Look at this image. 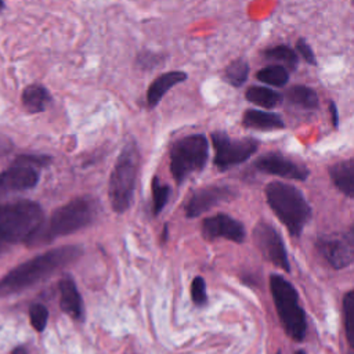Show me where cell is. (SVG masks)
<instances>
[{
  "label": "cell",
  "instance_id": "obj_1",
  "mask_svg": "<svg viewBox=\"0 0 354 354\" xmlns=\"http://www.w3.org/2000/svg\"><path fill=\"white\" fill-rule=\"evenodd\" d=\"M82 254L80 246L66 245L44 252L12 268L0 279V297L18 295L71 264Z\"/></svg>",
  "mask_w": 354,
  "mask_h": 354
},
{
  "label": "cell",
  "instance_id": "obj_2",
  "mask_svg": "<svg viewBox=\"0 0 354 354\" xmlns=\"http://www.w3.org/2000/svg\"><path fill=\"white\" fill-rule=\"evenodd\" d=\"M97 205L88 196H79L53 212L47 224L26 242L29 245H44L54 241L57 236L73 234L93 223Z\"/></svg>",
  "mask_w": 354,
  "mask_h": 354
},
{
  "label": "cell",
  "instance_id": "obj_3",
  "mask_svg": "<svg viewBox=\"0 0 354 354\" xmlns=\"http://www.w3.org/2000/svg\"><path fill=\"white\" fill-rule=\"evenodd\" d=\"M44 223V212L37 202L17 199L0 203V235L11 245L28 242Z\"/></svg>",
  "mask_w": 354,
  "mask_h": 354
},
{
  "label": "cell",
  "instance_id": "obj_4",
  "mask_svg": "<svg viewBox=\"0 0 354 354\" xmlns=\"http://www.w3.org/2000/svg\"><path fill=\"white\" fill-rule=\"evenodd\" d=\"M266 198L290 235L299 236L310 218L311 209L303 194L286 183H270L266 187Z\"/></svg>",
  "mask_w": 354,
  "mask_h": 354
},
{
  "label": "cell",
  "instance_id": "obj_5",
  "mask_svg": "<svg viewBox=\"0 0 354 354\" xmlns=\"http://www.w3.org/2000/svg\"><path fill=\"white\" fill-rule=\"evenodd\" d=\"M140 153L134 141H129L122 148L112 169L108 185V195L112 210L126 212L133 201L136 181L138 174Z\"/></svg>",
  "mask_w": 354,
  "mask_h": 354
},
{
  "label": "cell",
  "instance_id": "obj_6",
  "mask_svg": "<svg viewBox=\"0 0 354 354\" xmlns=\"http://www.w3.org/2000/svg\"><path fill=\"white\" fill-rule=\"evenodd\" d=\"M270 288L275 308L286 333L295 340H303L307 324L296 289L290 282L278 274H272L270 277Z\"/></svg>",
  "mask_w": 354,
  "mask_h": 354
},
{
  "label": "cell",
  "instance_id": "obj_7",
  "mask_svg": "<svg viewBox=\"0 0 354 354\" xmlns=\"http://www.w3.org/2000/svg\"><path fill=\"white\" fill-rule=\"evenodd\" d=\"M209 144L203 134H189L170 147V173L177 184L206 165Z\"/></svg>",
  "mask_w": 354,
  "mask_h": 354
},
{
  "label": "cell",
  "instance_id": "obj_8",
  "mask_svg": "<svg viewBox=\"0 0 354 354\" xmlns=\"http://www.w3.org/2000/svg\"><path fill=\"white\" fill-rule=\"evenodd\" d=\"M51 162L46 155H19L15 162L0 173V192H18L36 187L39 181L37 166H46Z\"/></svg>",
  "mask_w": 354,
  "mask_h": 354
},
{
  "label": "cell",
  "instance_id": "obj_9",
  "mask_svg": "<svg viewBox=\"0 0 354 354\" xmlns=\"http://www.w3.org/2000/svg\"><path fill=\"white\" fill-rule=\"evenodd\" d=\"M214 147V165L220 170L230 169L249 159L257 151V141L253 138H231L224 131L212 133Z\"/></svg>",
  "mask_w": 354,
  "mask_h": 354
},
{
  "label": "cell",
  "instance_id": "obj_10",
  "mask_svg": "<svg viewBox=\"0 0 354 354\" xmlns=\"http://www.w3.org/2000/svg\"><path fill=\"white\" fill-rule=\"evenodd\" d=\"M317 248L333 268H343L354 261V238L350 234L319 236Z\"/></svg>",
  "mask_w": 354,
  "mask_h": 354
},
{
  "label": "cell",
  "instance_id": "obj_11",
  "mask_svg": "<svg viewBox=\"0 0 354 354\" xmlns=\"http://www.w3.org/2000/svg\"><path fill=\"white\" fill-rule=\"evenodd\" d=\"M253 238L259 250L267 260H270L274 266L282 268L283 271H289L290 266L285 250V245L279 234L274 230L271 224L259 223L254 227Z\"/></svg>",
  "mask_w": 354,
  "mask_h": 354
},
{
  "label": "cell",
  "instance_id": "obj_12",
  "mask_svg": "<svg viewBox=\"0 0 354 354\" xmlns=\"http://www.w3.org/2000/svg\"><path fill=\"white\" fill-rule=\"evenodd\" d=\"M234 191L227 185H207L192 192L185 205L187 217H198L221 202L234 198Z\"/></svg>",
  "mask_w": 354,
  "mask_h": 354
},
{
  "label": "cell",
  "instance_id": "obj_13",
  "mask_svg": "<svg viewBox=\"0 0 354 354\" xmlns=\"http://www.w3.org/2000/svg\"><path fill=\"white\" fill-rule=\"evenodd\" d=\"M254 166L264 173L275 174L290 180H306L308 176V169L306 166L296 163L277 152H270L260 156L256 160Z\"/></svg>",
  "mask_w": 354,
  "mask_h": 354
},
{
  "label": "cell",
  "instance_id": "obj_14",
  "mask_svg": "<svg viewBox=\"0 0 354 354\" xmlns=\"http://www.w3.org/2000/svg\"><path fill=\"white\" fill-rule=\"evenodd\" d=\"M202 235L206 239L225 238L228 241L239 243L245 239V228L238 220L232 218L231 216L218 213L203 220Z\"/></svg>",
  "mask_w": 354,
  "mask_h": 354
},
{
  "label": "cell",
  "instance_id": "obj_15",
  "mask_svg": "<svg viewBox=\"0 0 354 354\" xmlns=\"http://www.w3.org/2000/svg\"><path fill=\"white\" fill-rule=\"evenodd\" d=\"M58 290L61 310L76 321L83 319V300L75 281L71 277L62 278L58 283Z\"/></svg>",
  "mask_w": 354,
  "mask_h": 354
},
{
  "label": "cell",
  "instance_id": "obj_16",
  "mask_svg": "<svg viewBox=\"0 0 354 354\" xmlns=\"http://www.w3.org/2000/svg\"><path fill=\"white\" fill-rule=\"evenodd\" d=\"M187 80V73L183 71H170L159 75L147 90V105L149 108H155L165 94L174 87L176 84Z\"/></svg>",
  "mask_w": 354,
  "mask_h": 354
},
{
  "label": "cell",
  "instance_id": "obj_17",
  "mask_svg": "<svg viewBox=\"0 0 354 354\" xmlns=\"http://www.w3.org/2000/svg\"><path fill=\"white\" fill-rule=\"evenodd\" d=\"M329 176L343 194L354 198V158L335 163L329 169Z\"/></svg>",
  "mask_w": 354,
  "mask_h": 354
},
{
  "label": "cell",
  "instance_id": "obj_18",
  "mask_svg": "<svg viewBox=\"0 0 354 354\" xmlns=\"http://www.w3.org/2000/svg\"><path fill=\"white\" fill-rule=\"evenodd\" d=\"M242 123L245 127L257 129V130H275L283 129L285 123L282 118L272 112L257 111V109H248L243 113Z\"/></svg>",
  "mask_w": 354,
  "mask_h": 354
},
{
  "label": "cell",
  "instance_id": "obj_19",
  "mask_svg": "<svg viewBox=\"0 0 354 354\" xmlns=\"http://www.w3.org/2000/svg\"><path fill=\"white\" fill-rule=\"evenodd\" d=\"M21 100H22V105L29 113H39L47 108V105L50 104L51 95L44 86L35 83L24 88Z\"/></svg>",
  "mask_w": 354,
  "mask_h": 354
},
{
  "label": "cell",
  "instance_id": "obj_20",
  "mask_svg": "<svg viewBox=\"0 0 354 354\" xmlns=\"http://www.w3.org/2000/svg\"><path fill=\"white\" fill-rule=\"evenodd\" d=\"M245 97L248 101H250L259 106L267 108V109L277 106L282 100V95L279 93H277L275 90L267 88V87H261V86H250L246 90Z\"/></svg>",
  "mask_w": 354,
  "mask_h": 354
},
{
  "label": "cell",
  "instance_id": "obj_21",
  "mask_svg": "<svg viewBox=\"0 0 354 354\" xmlns=\"http://www.w3.org/2000/svg\"><path fill=\"white\" fill-rule=\"evenodd\" d=\"M286 98L301 108L306 109H313L318 105V95L317 93L307 86H292L286 91Z\"/></svg>",
  "mask_w": 354,
  "mask_h": 354
},
{
  "label": "cell",
  "instance_id": "obj_22",
  "mask_svg": "<svg viewBox=\"0 0 354 354\" xmlns=\"http://www.w3.org/2000/svg\"><path fill=\"white\" fill-rule=\"evenodd\" d=\"M256 77L270 86H275V87H282L288 83L289 80V73L286 71L285 66L281 65H270L266 66L263 69H260L256 75Z\"/></svg>",
  "mask_w": 354,
  "mask_h": 354
},
{
  "label": "cell",
  "instance_id": "obj_23",
  "mask_svg": "<svg viewBox=\"0 0 354 354\" xmlns=\"http://www.w3.org/2000/svg\"><path fill=\"white\" fill-rule=\"evenodd\" d=\"M249 75V65L246 59L238 58L228 64V66L224 71V79L234 87H241Z\"/></svg>",
  "mask_w": 354,
  "mask_h": 354
},
{
  "label": "cell",
  "instance_id": "obj_24",
  "mask_svg": "<svg viewBox=\"0 0 354 354\" xmlns=\"http://www.w3.org/2000/svg\"><path fill=\"white\" fill-rule=\"evenodd\" d=\"M343 318L346 337L351 348H354V290H350L343 297Z\"/></svg>",
  "mask_w": 354,
  "mask_h": 354
},
{
  "label": "cell",
  "instance_id": "obj_25",
  "mask_svg": "<svg viewBox=\"0 0 354 354\" xmlns=\"http://www.w3.org/2000/svg\"><path fill=\"white\" fill-rule=\"evenodd\" d=\"M264 57L268 58V59H277V61H281L283 64H286L290 69H295L297 62H299V57L296 55V53L288 47V46H283V44H279V46H274L271 48H267L264 51Z\"/></svg>",
  "mask_w": 354,
  "mask_h": 354
},
{
  "label": "cell",
  "instance_id": "obj_26",
  "mask_svg": "<svg viewBox=\"0 0 354 354\" xmlns=\"http://www.w3.org/2000/svg\"><path fill=\"white\" fill-rule=\"evenodd\" d=\"M151 187H152V212L156 216L158 213H160L163 210V207L169 199L170 187L160 184L156 177H153Z\"/></svg>",
  "mask_w": 354,
  "mask_h": 354
},
{
  "label": "cell",
  "instance_id": "obj_27",
  "mask_svg": "<svg viewBox=\"0 0 354 354\" xmlns=\"http://www.w3.org/2000/svg\"><path fill=\"white\" fill-rule=\"evenodd\" d=\"M29 319L35 330L41 332L44 330L47 321H48V310L46 306L35 303L29 307Z\"/></svg>",
  "mask_w": 354,
  "mask_h": 354
},
{
  "label": "cell",
  "instance_id": "obj_28",
  "mask_svg": "<svg viewBox=\"0 0 354 354\" xmlns=\"http://www.w3.org/2000/svg\"><path fill=\"white\" fill-rule=\"evenodd\" d=\"M191 299L196 306H203L207 301L206 283L202 277H195L191 283Z\"/></svg>",
  "mask_w": 354,
  "mask_h": 354
},
{
  "label": "cell",
  "instance_id": "obj_29",
  "mask_svg": "<svg viewBox=\"0 0 354 354\" xmlns=\"http://www.w3.org/2000/svg\"><path fill=\"white\" fill-rule=\"evenodd\" d=\"M296 48L299 51V54L304 58L306 62L311 64V65H317V59H315V55L310 47V44L304 40V39H299L297 43H296Z\"/></svg>",
  "mask_w": 354,
  "mask_h": 354
},
{
  "label": "cell",
  "instance_id": "obj_30",
  "mask_svg": "<svg viewBox=\"0 0 354 354\" xmlns=\"http://www.w3.org/2000/svg\"><path fill=\"white\" fill-rule=\"evenodd\" d=\"M12 149V142L8 137H4V136H0V156L1 155H6L8 152H11Z\"/></svg>",
  "mask_w": 354,
  "mask_h": 354
},
{
  "label": "cell",
  "instance_id": "obj_31",
  "mask_svg": "<svg viewBox=\"0 0 354 354\" xmlns=\"http://www.w3.org/2000/svg\"><path fill=\"white\" fill-rule=\"evenodd\" d=\"M330 115H332V122H333V126H337V109H336V105L335 102H330Z\"/></svg>",
  "mask_w": 354,
  "mask_h": 354
},
{
  "label": "cell",
  "instance_id": "obj_32",
  "mask_svg": "<svg viewBox=\"0 0 354 354\" xmlns=\"http://www.w3.org/2000/svg\"><path fill=\"white\" fill-rule=\"evenodd\" d=\"M11 243L7 241V239H4L1 235H0V253H3V252H6L7 249H8V246H10Z\"/></svg>",
  "mask_w": 354,
  "mask_h": 354
},
{
  "label": "cell",
  "instance_id": "obj_33",
  "mask_svg": "<svg viewBox=\"0 0 354 354\" xmlns=\"http://www.w3.org/2000/svg\"><path fill=\"white\" fill-rule=\"evenodd\" d=\"M11 354H28V351L24 347H15Z\"/></svg>",
  "mask_w": 354,
  "mask_h": 354
},
{
  "label": "cell",
  "instance_id": "obj_34",
  "mask_svg": "<svg viewBox=\"0 0 354 354\" xmlns=\"http://www.w3.org/2000/svg\"><path fill=\"white\" fill-rule=\"evenodd\" d=\"M166 235H167V225H165V228H163V234H162V238H163V241L166 239Z\"/></svg>",
  "mask_w": 354,
  "mask_h": 354
},
{
  "label": "cell",
  "instance_id": "obj_35",
  "mask_svg": "<svg viewBox=\"0 0 354 354\" xmlns=\"http://www.w3.org/2000/svg\"><path fill=\"white\" fill-rule=\"evenodd\" d=\"M3 7H4V1H3V0H0V11L3 10Z\"/></svg>",
  "mask_w": 354,
  "mask_h": 354
},
{
  "label": "cell",
  "instance_id": "obj_36",
  "mask_svg": "<svg viewBox=\"0 0 354 354\" xmlns=\"http://www.w3.org/2000/svg\"><path fill=\"white\" fill-rule=\"evenodd\" d=\"M350 235H351V236H353V238H354V225H353V227H351V231H350Z\"/></svg>",
  "mask_w": 354,
  "mask_h": 354
},
{
  "label": "cell",
  "instance_id": "obj_37",
  "mask_svg": "<svg viewBox=\"0 0 354 354\" xmlns=\"http://www.w3.org/2000/svg\"><path fill=\"white\" fill-rule=\"evenodd\" d=\"M295 354H306V353H304V351H296Z\"/></svg>",
  "mask_w": 354,
  "mask_h": 354
},
{
  "label": "cell",
  "instance_id": "obj_38",
  "mask_svg": "<svg viewBox=\"0 0 354 354\" xmlns=\"http://www.w3.org/2000/svg\"><path fill=\"white\" fill-rule=\"evenodd\" d=\"M277 354H281V353H277Z\"/></svg>",
  "mask_w": 354,
  "mask_h": 354
}]
</instances>
